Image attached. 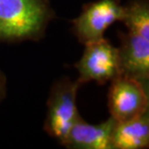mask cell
Wrapping results in <instances>:
<instances>
[{"instance_id": "6da1fadb", "label": "cell", "mask_w": 149, "mask_h": 149, "mask_svg": "<svg viewBox=\"0 0 149 149\" xmlns=\"http://www.w3.org/2000/svg\"><path fill=\"white\" fill-rule=\"evenodd\" d=\"M53 17L49 0H0V42L36 41Z\"/></svg>"}, {"instance_id": "7a4b0ae2", "label": "cell", "mask_w": 149, "mask_h": 149, "mask_svg": "<svg viewBox=\"0 0 149 149\" xmlns=\"http://www.w3.org/2000/svg\"><path fill=\"white\" fill-rule=\"evenodd\" d=\"M80 85L79 80L63 79L53 84L49 93L44 128L60 143L80 116L77 106V95Z\"/></svg>"}, {"instance_id": "3957f363", "label": "cell", "mask_w": 149, "mask_h": 149, "mask_svg": "<svg viewBox=\"0 0 149 149\" xmlns=\"http://www.w3.org/2000/svg\"><path fill=\"white\" fill-rule=\"evenodd\" d=\"M80 84L95 81L99 84L111 82L121 74L118 47L103 38L84 45L81 57L76 64Z\"/></svg>"}, {"instance_id": "277c9868", "label": "cell", "mask_w": 149, "mask_h": 149, "mask_svg": "<svg viewBox=\"0 0 149 149\" xmlns=\"http://www.w3.org/2000/svg\"><path fill=\"white\" fill-rule=\"evenodd\" d=\"M124 17L120 0H96L83 6L81 13L73 20L74 32L82 45L105 38V32Z\"/></svg>"}, {"instance_id": "5b68a950", "label": "cell", "mask_w": 149, "mask_h": 149, "mask_svg": "<svg viewBox=\"0 0 149 149\" xmlns=\"http://www.w3.org/2000/svg\"><path fill=\"white\" fill-rule=\"evenodd\" d=\"M108 106L111 117L116 122L135 117L149 109L148 86L120 74L111 81Z\"/></svg>"}, {"instance_id": "8992f818", "label": "cell", "mask_w": 149, "mask_h": 149, "mask_svg": "<svg viewBox=\"0 0 149 149\" xmlns=\"http://www.w3.org/2000/svg\"><path fill=\"white\" fill-rule=\"evenodd\" d=\"M121 74L149 84V36L135 32L119 34Z\"/></svg>"}, {"instance_id": "52a82bcc", "label": "cell", "mask_w": 149, "mask_h": 149, "mask_svg": "<svg viewBox=\"0 0 149 149\" xmlns=\"http://www.w3.org/2000/svg\"><path fill=\"white\" fill-rule=\"evenodd\" d=\"M115 123L111 116L98 124H90L79 116L61 144L73 149H112Z\"/></svg>"}, {"instance_id": "ba28073f", "label": "cell", "mask_w": 149, "mask_h": 149, "mask_svg": "<svg viewBox=\"0 0 149 149\" xmlns=\"http://www.w3.org/2000/svg\"><path fill=\"white\" fill-rule=\"evenodd\" d=\"M112 149H142L149 145V109L128 120L116 122Z\"/></svg>"}, {"instance_id": "9c48e42d", "label": "cell", "mask_w": 149, "mask_h": 149, "mask_svg": "<svg viewBox=\"0 0 149 149\" xmlns=\"http://www.w3.org/2000/svg\"><path fill=\"white\" fill-rule=\"evenodd\" d=\"M122 22L128 31L149 36L148 0H133L125 5Z\"/></svg>"}, {"instance_id": "30bf717a", "label": "cell", "mask_w": 149, "mask_h": 149, "mask_svg": "<svg viewBox=\"0 0 149 149\" xmlns=\"http://www.w3.org/2000/svg\"><path fill=\"white\" fill-rule=\"evenodd\" d=\"M5 93H6V80L4 76L0 72V102L5 97Z\"/></svg>"}]
</instances>
